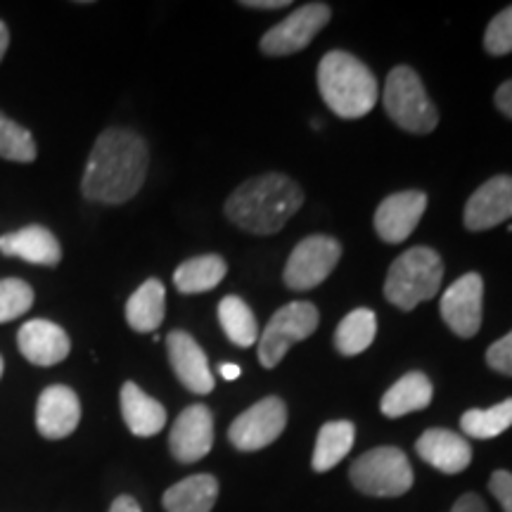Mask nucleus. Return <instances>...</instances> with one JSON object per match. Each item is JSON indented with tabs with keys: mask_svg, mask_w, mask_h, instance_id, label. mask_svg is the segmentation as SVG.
<instances>
[{
	"mask_svg": "<svg viewBox=\"0 0 512 512\" xmlns=\"http://www.w3.org/2000/svg\"><path fill=\"white\" fill-rule=\"evenodd\" d=\"M150 152L145 140L128 128H107L95 140L81 192L86 200L100 204H124L143 188Z\"/></svg>",
	"mask_w": 512,
	"mask_h": 512,
	"instance_id": "obj_1",
	"label": "nucleus"
},
{
	"mask_svg": "<svg viewBox=\"0 0 512 512\" xmlns=\"http://www.w3.org/2000/svg\"><path fill=\"white\" fill-rule=\"evenodd\" d=\"M304 192L290 176H254L226 200V216L254 235H273L302 209Z\"/></svg>",
	"mask_w": 512,
	"mask_h": 512,
	"instance_id": "obj_2",
	"label": "nucleus"
},
{
	"mask_svg": "<svg viewBox=\"0 0 512 512\" xmlns=\"http://www.w3.org/2000/svg\"><path fill=\"white\" fill-rule=\"evenodd\" d=\"M318 91L325 105L342 119H361L380 98L375 74L358 57L332 50L318 64Z\"/></svg>",
	"mask_w": 512,
	"mask_h": 512,
	"instance_id": "obj_3",
	"label": "nucleus"
},
{
	"mask_svg": "<svg viewBox=\"0 0 512 512\" xmlns=\"http://www.w3.org/2000/svg\"><path fill=\"white\" fill-rule=\"evenodd\" d=\"M444 280V261L432 247H411L389 266L384 297L401 311H413L420 302L439 294Z\"/></svg>",
	"mask_w": 512,
	"mask_h": 512,
	"instance_id": "obj_4",
	"label": "nucleus"
},
{
	"mask_svg": "<svg viewBox=\"0 0 512 512\" xmlns=\"http://www.w3.org/2000/svg\"><path fill=\"white\" fill-rule=\"evenodd\" d=\"M384 110L396 126L408 133H432L439 124V112L432 105L422 79L406 64L394 67L384 83Z\"/></svg>",
	"mask_w": 512,
	"mask_h": 512,
	"instance_id": "obj_5",
	"label": "nucleus"
},
{
	"mask_svg": "<svg viewBox=\"0 0 512 512\" xmlns=\"http://www.w3.org/2000/svg\"><path fill=\"white\" fill-rule=\"evenodd\" d=\"M351 484L373 498H399L413 486V467L396 446H380L363 453L349 470Z\"/></svg>",
	"mask_w": 512,
	"mask_h": 512,
	"instance_id": "obj_6",
	"label": "nucleus"
},
{
	"mask_svg": "<svg viewBox=\"0 0 512 512\" xmlns=\"http://www.w3.org/2000/svg\"><path fill=\"white\" fill-rule=\"evenodd\" d=\"M318 309L311 302H290L273 313L259 337V361L264 368H275L292 344L311 337L318 328Z\"/></svg>",
	"mask_w": 512,
	"mask_h": 512,
	"instance_id": "obj_7",
	"label": "nucleus"
},
{
	"mask_svg": "<svg viewBox=\"0 0 512 512\" xmlns=\"http://www.w3.org/2000/svg\"><path fill=\"white\" fill-rule=\"evenodd\" d=\"M342 256V245L328 235H311L292 249L285 264L283 280L294 292H306L318 287L335 271Z\"/></svg>",
	"mask_w": 512,
	"mask_h": 512,
	"instance_id": "obj_8",
	"label": "nucleus"
},
{
	"mask_svg": "<svg viewBox=\"0 0 512 512\" xmlns=\"http://www.w3.org/2000/svg\"><path fill=\"white\" fill-rule=\"evenodd\" d=\"M287 425V406L278 396H266L240 413L228 430V439L238 451H261L280 437Z\"/></svg>",
	"mask_w": 512,
	"mask_h": 512,
	"instance_id": "obj_9",
	"label": "nucleus"
},
{
	"mask_svg": "<svg viewBox=\"0 0 512 512\" xmlns=\"http://www.w3.org/2000/svg\"><path fill=\"white\" fill-rule=\"evenodd\" d=\"M332 10L325 3H309L292 12L290 17L268 29L259 48L264 55L285 57L304 50L316 34L330 22Z\"/></svg>",
	"mask_w": 512,
	"mask_h": 512,
	"instance_id": "obj_10",
	"label": "nucleus"
},
{
	"mask_svg": "<svg viewBox=\"0 0 512 512\" xmlns=\"http://www.w3.org/2000/svg\"><path fill=\"white\" fill-rule=\"evenodd\" d=\"M484 280L479 273H465L444 292L439 313L453 335L470 339L482 328Z\"/></svg>",
	"mask_w": 512,
	"mask_h": 512,
	"instance_id": "obj_11",
	"label": "nucleus"
},
{
	"mask_svg": "<svg viewBox=\"0 0 512 512\" xmlns=\"http://www.w3.org/2000/svg\"><path fill=\"white\" fill-rule=\"evenodd\" d=\"M214 446V415L207 406L195 403L178 415L169 434L171 456L178 463L190 465L202 460Z\"/></svg>",
	"mask_w": 512,
	"mask_h": 512,
	"instance_id": "obj_12",
	"label": "nucleus"
},
{
	"mask_svg": "<svg viewBox=\"0 0 512 512\" xmlns=\"http://www.w3.org/2000/svg\"><path fill=\"white\" fill-rule=\"evenodd\" d=\"M427 209V195L420 190H403L384 197L375 211V230L389 245L411 238Z\"/></svg>",
	"mask_w": 512,
	"mask_h": 512,
	"instance_id": "obj_13",
	"label": "nucleus"
},
{
	"mask_svg": "<svg viewBox=\"0 0 512 512\" xmlns=\"http://www.w3.org/2000/svg\"><path fill=\"white\" fill-rule=\"evenodd\" d=\"M512 219V176H494L472 192L465 204V228L472 233Z\"/></svg>",
	"mask_w": 512,
	"mask_h": 512,
	"instance_id": "obj_14",
	"label": "nucleus"
},
{
	"mask_svg": "<svg viewBox=\"0 0 512 512\" xmlns=\"http://www.w3.org/2000/svg\"><path fill=\"white\" fill-rule=\"evenodd\" d=\"M166 349H169V363L174 368L178 382L192 394H211L214 392V375L209 370L207 354H204L195 337L183 330L169 332L166 337Z\"/></svg>",
	"mask_w": 512,
	"mask_h": 512,
	"instance_id": "obj_15",
	"label": "nucleus"
},
{
	"mask_svg": "<svg viewBox=\"0 0 512 512\" xmlns=\"http://www.w3.org/2000/svg\"><path fill=\"white\" fill-rule=\"evenodd\" d=\"M81 422V401L74 389L53 384L43 389L36 403V430L46 439L69 437Z\"/></svg>",
	"mask_w": 512,
	"mask_h": 512,
	"instance_id": "obj_16",
	"label": "nucleus"
},
{
	"mask_svg": "<svg viewBox=\"0 0 512 512\" xmlns=\"http://www.w3.org/2000/svg\"><path fill=\"white\" fill-rule=\"evenodd\" d=\"M17 347L29 363L48 368L57 366V363H62L64 358L69 356L72 342H69L67 332H64L60 325L50 323V320L36 318L19 328Z\"/></svg>",
	"mask_w": 512,
	"mask_h": 512,
	"instance_id": "obj_17",
	"label": "nucleus"
},
{
	"mask_svg": "<svg viewBox=\"0 0 512 512\" xmlns=\"http://www.w3.org/2000/svg\"><path fill=\"white\" fill-rule=\"evenodd\" d=\"M415 451L427 465L444 472V475H458L472 463V446L460 434L441 430V427L422 432Z\"/></svg>",
	"mask_w": 512,
	"mask_h": 512,
	"instance_id": "obj_18",
	"label": "nucleus"
},
{
	"mask_svg": "<svg viewBox=\"0 0 512 512\" xmlns=\"http://www.w3.org/2000/svg\"><path fill=\"white\" fill-rule=\"evenodd\" d=\"M0 252L36 266H57L62 261L60 240L46 226H27L3 235Z\"/></svg>",
	"mask_w": 512,
	"mask_h": 512,
	"instance_id": "obj_19",
	"label": "nucleus"
},
{
	"mask_svg": "<svg viewBox=\"0 0 512 512\" xmlns=\"http://www.w3.org/2000/svg\"><path fill=\"white\" fill-rule=\"evenodd\" d=\"M121 415L136 437H155L166 425V408L147 396L136 382H126L121 387Z\"/></svg>",
	"mask_w": 512,
	"mask_h": 512,
	"instance_id": "obj_20",
	"label": "nucleus"
},
{
	"mask_svg": "<svg viewBox=\"0 0 512 512\" xmlns=\"http://www.w3.org/2000/svg\"><path fill=\"white\" fill-rule=\"evenodd\" d=\"M434 387L425 373H408L396 380L387 389L380 401V411L387 418H401V415L422 411L432 403Z\"/></svg>",
	"mask_w": 512,
	"mask_h": 512,
	"instance_id": "obj_21",
	"label": "nucleus"
},
{
	"mask_svg": "<svg viewBox=\"0 0 512 512\" xmlns=\"http://www.w3.org/2000/svg\"><path fill=\"white\" fill-rule=\"evenodd\" d=\"M219 498V482L211 475H192L164 491L166 512H211Z\"/></svg>",
	"mask_w": 512,
	"mask_h": 512,
	"instance_id": "obj_22",
	"label": "nucleus"
},
{
	"mask_svg": "<svg viewBox=\"0 0 512 512\" xmlns=\"http://www.w3.org/2000/svg\"><path fill=\"white\" fill-rule=\"evenodd\" d=\"M166 290L157 278L145 280L126 302V320L136 332H155L164 320Z\"/></svg>",
	"mask_w": 512,
	"mask_h": 512,
	"instance_id": "obj_23",
	"label": "nucleus"
},
{
	"mask_svg": "<svg viewBox=\"0 0 512 512\" xmlns=\"http://www.w3.org/2000/svg\"><path fill=\"white\" fill-rule=\"evenodd\" d=\"M356 439V427L349 420H332L320 427L316 439V451H313V470L328 472L332 467L347 458Z\"/></svg>",
	"mask_w": 512,
	"mask_h": 512,
	"instance_id": "obj_24",
	"label": "nucleus"
},
{
	"mask_svg": "<svg viewBox=\"0 0 512 512\" xmlns=\"http://www.w3.org/2000/svg\"><path fill=\"white\" fill-rule=\"evenodd\" d=\"M228 264L219 254H204L183 261L174 273V285L181 294H202L214 290L226 278Z\"/></svg>",
	"mask_w": 512,
	"mask_h": 512,
	"instance_id": "obj_25",
	"label": "nucleus"
},
{
	"mask_svg": "<svg viewBox=\"0 0 512 512\" xmlns=\"http://www.w3.org/2000/svg\"><path fill=\"white\" fill-rule=\"evenodd\" d=\"M377 335V316L370 309H354L342 318L335 330V347L342 356L366 351Z\"/></svg>",
	"mask_w": 512,
	"mask_h": 512,
	"instance_id": "obj_26",
	"label": "nucleus"
},
{
	"mask_svg": "<svg viewBox=\"0 0 512 512\" xmlns=\"http://www.w3.org/2000/svg\"><path fill=\"white\" fill-rule=\"evenodd\" d=\"M219 320L223 332H226V337L235 344V347L247 349L259 339V325H256L252 309H249L245 299L235 297V294L221 299Z\"/></svg>",
	"mask_w": 512,
	"mask_h": 512,
	"instance_id": "obj_27",
	"label": "nucleus"
},
{
	"mask_svg": "<svg viewBox=\"0 0 512 512\" xmlns=\"http://www.w3.org/2000/svg\"><path fill=\"white\" fill-rule=\"evenodd\" d=\"M460 427L472 439H494L512 427V399H505L494 408H472L460 418Z\"/></svg>",
	"mask_w": 512,
	"mask_h": 512,
	"instance_id": "obj_28",
	"label": "nucleus"
},
{
	"mask_svg": "<svg viewBox=\"0 0 512 512\" xmlns=\"http://www.w3.org/2000/svg\"><path fill=\"white\" fill-rule=\"evenodd\" d=\"M36 152L34 136L27 128L0 112V157L10 159V162L31 164L36 159Z\"/></svg>",
	"mask_w": 512,
	"mask_h": 512,
	"instance_id": "obj_29",
	"label": "nucleus"
},
{
	"mask_svg": "<svg viewBox=\"0 0 512 512\" xmlns=\"http://www.w3.org/2000/svg\"><path fill=\"white\" fill-rule=\"evenodd\" d=\"M34 306V290L19 278L0 280V323H10Z\"/></svg>",
	"mask_w": 512,
	"mask_h": 512,
	"instance_id": "obj_30",
	"label": "nucleus"
},
{
	"mask_svg": "<svg viewBox=\"0 0 512 512\" xmlns=\"http://www.w3.org/2000/svg\"><path fill=\"white\" fill-rule=\"evenodd\" d=\"M484 48L489 55H510L512 53V5L498 12L491 19L484 34Z\"/></svg>",
	"mask_w": 512,
	"mask_h": 512,
	"instance_id": "obj_31",
	"label": "nucleus"
},
{
	"mask_svg": "<svg viewBox=\"0 0 512 512\" xmlns=\"http://www.w3.org/2000/svg\"><path fill=\"white\" fill-rule=\"evenodd\" d=\"M486 363L496 373L512 377V332L491 344L489 351H486Z\"/></svg>",
	"mask_w": 512,
	"mask_h": 512,
	"instance_id": "obj_32",
	"label": "nucleus"
},
{
	"mask_svg": "<svg viewBox=\"0 0 512 512\" xmlns=\"http://www.w3.org/2000/svg\"><path fill=\"white\" fill-rule=\"evenodd\" d=\"M489 491L501 503L505 512H512V475L508 470H496L489 479Z\"/></svg>",
	"mask_w": 512,
	"mask_h": 512,
	"instance_id": "obj_33",
	"label": "nucleus"
},
{
	"mask_svg": "<svg viewBox=\"0 0 512 512\" xmlns=\"http://www.w3.org/2000/svg\"><path fill=\"white\" fill-rule=\"evenodd\" d=\"M451 512H489L486 503L477 494H463L453 503Z\"/></svg>",
	"mask_w": 512,
	"mask_h": 512,
	"instance_id": "obj_34",
	"label": "nucleus"
},
{
	"mask_svg": "<svg viewBox=\"0 0 512 512\" xmlns=\"http://www.w3.org/2000/svg\"><path fill=\"white\" fill-rule=\"evenodd\" d=\"M494 102H496L498 112L505 114V117H508V119H512V79L498 86Z\"/></svg>",
	"mask_w": 512,
	"mask_h": 512,
	"instance_id": "obj_35",
	"label": "nucleus"
},
{
	"mask_svg": "<svg viewBox=\"0 0 512 512\" xmlns=\"http://www.w3.org/2000/svg\"><path fill=\"white\" fill-rule=\"evenodd\" d=\"M242 8H252V10H280L290 5V0H242Z\"/></svg>",
	"mask_w": 512,
	"mask_h": 512,
	"instance_id": "obj_36",
	"label": "nucleus"
},
{
	"mask_svg": "<svg viewBox=\"0 0 512 512\" xmlns=\"http://www.w3.org/2000/svg\"><path fill=\"white\" fill-rule=\"evenodd\" d=\"M110 512H143V510H140V505L133 496H119L114 498Z\"/></svg>",
	"mask_w": 512,
	"mask_h": 512,
	"instance_id": "obj_37",
	"label": "nucleus"
},
{
	"mask_svg": "<svg viewBox=\"0 0 512 512\" xmlns=\"http://www.w3.org/2000/svg\"><path fill=\"white\" fill-rule=\"evenodd\" d=\"M10 46V31L5 27V22H0V60H3L5 53H8Z\"/></svg>",
	"mask_w": 512,
	"mask_h": 512,
	"instance_id": "obj_38",
	"label": "nucleus"
},
{
	"mask_svg": "<svg viewBox=\"0 0 512 512\" xmlns=\"http://www.w3.org/2000/svg\"><path fill=\"white\" fill-rule=\"evenodd\" d=\"M221 375H223V380H238V377H240V368L235 366V363H223V366H221Z\"/></svg>",
	"mask_w": 512,
	"mask_h": 512,
	"instance_id": "obj_39",
	"label": "nucleus"
},
{
	"mask_svg": "<svg viewBox=\"0 0 512 512\" xmlns=\"http://www.w3.org/2000/svg\"><path fill=\"white\" fill-rule=\"evenodd\" d=\"M3 368H5V363H3V356H0V377H3Z\"/></svg>",
	"mask_w": 512,
	"mask_h": 512,
	"instance_id": "obj_40",
	"label": "nucleus"
}]
</instances>
